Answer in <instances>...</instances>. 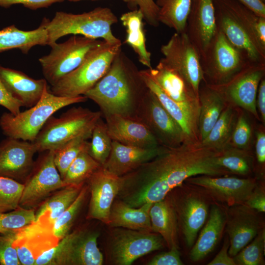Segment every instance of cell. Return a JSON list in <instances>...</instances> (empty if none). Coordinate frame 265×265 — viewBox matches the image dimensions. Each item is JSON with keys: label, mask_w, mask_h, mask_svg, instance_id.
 <instances>
[{"label": "cell", "mask_w": 265, "mask_h": 265, "mask_svg": "<svg viewBox=\"0 0 265 265\" xmlns=\"http://www.w3.org/2000/svg\"><path fill=\"white\" fill-rule=\"evenodd\" d=\"M229 239H226L221 249L208 265H236L234 258L228 254Z\"/></svg>", "instance_id": "cell-54"}, {"label": "cell", "mask_w": 265, "mask_h": 265, "mask_svg": "<svg viewBox=\"0 0 265 265\" xmlns=\"http://www.w3.org/2000/svg\"><path fill=\"white\" fill-rule=\"evenodd\" d=\"M84 95L59 96L47 86L39 102L29 109L16 115L5 112L0 118V127L7 137L32 142L53 113L70 105L85 102Z\"/></svg>", "instance_id": "cell-4"}, {"label": "cell", "mask_w": 265, "mask_h": 265, "mask_svg": "<svg viewBox=\"0 0 265 265\" xmlns=\"http://www.w3.org/2000/svg\"><path fill=\"white\" fill-rule=\"evenodd\" d=\"M24 188V185L16 180L0 176V212L16 209Z\"/></svg>", "instance_id": "cell-44"}, {"label": "cell", "mask_w": 265, "mask_h": 265, "mask_svg": "<svg viewBox=\"0 0 265 265\" xmlns=\"http://www.w3.org/2000/svg\"><path fill=\"white\" fill-rule=\"evenodd\" d=\"M216 29L213 0H192L185 32L199 56Z\"/></svg>", "instance_id": "cell-24"}, {"label": "cell", "mask_w": 265, "mask_h": 265, "mask_svg": "<svg viewBox=\"0 0 265 265\" xmlns=\"http://www.w3.org/2000/svg\"><path fill=\"white\" fill-rule=\"evenodd\" d=\"M91 138L88 153L103 166L109 156L112 140L108 133L106 122L103 120L102 117L95 124Z\"/></svg>", "instance_id": "cell-41"}, {"label": "cell", "mask_w": 265, "mask_h": 265, "mask_svg": "<svg viewBox=\"0 0 265 265\" xmlns=\"http://www.w3.org/2000/svg\"><path fill=\"white\" fill-rule=\"evenodd\" d=\"M149 214L152 231L161 236L169 249L178 247V219L172 201L165 197L153 203Z\"/></svg>", "instance_id": "cell-31"}, {"label": "cell", "mask_w": 265, "mask_h": 265, "mask_svg": "<svg viewBox=\"0 0 265 265\" xmlns=\"http://www.w3.org/2000/svg\"><path fill=\"white\" fill-rule=\"evenodd\" d=\"M110 245V257L114 264L130 265L143 256L163 248L165 242L159 234L148 231L117 228Z\"/></svg>", "instance_id": "cell-12"}, {"label": "cell", "mask_w": 265, "mask_h": 265, "mask_svg": "<svg viewBox=\"0 0 265 265\" xmlns=\"http://www.w3.org/2000/svg\"><path fill=\"white\" fill-rule=\"evenodd\" d=\"M256 107L260 116V121L263 125L265 124V79L264 78L259 85L257 99Z\"/></svg>", "instance_id": "cell-55"}, {"label": "cell", "mask_w": 265, "mask_h": 265, "mask_svg": "<svg viewBox=\"0 0 265 265\" xmlns=\"http://www.w3.org/2000/svg\"><path fill=\"white\" fill-rule=\"evenodd\" d=\"M42 21L48 32V45L51 46L60 38L68 35H80L88 38H102L111 44H120L121 41L111 31V26L118 19L107 7H97L81 14L57 11L50 20Z\"/></svg>", "instance_id": "cell-3"}, {"label": "cell", "mask_w": 265, "mask_h": 265, "mask_svg": "<svg viewBox=\"0 0 265 265\" xmlns=\"http://www.w3.org/2000/svg\"><path fill=\"white\" fill-rule=\"evenodd\" d=\"M265 75V63L250 62L228 82L216 87L227 104L245 110L260 121L256 99L259 84Z\"/></svg>", "instance_id": "cell-13"}, {"label": "cell", "mask_w": 265, "mask_h": 265, "mask_svg": "<svg viewBox=\"0 0 265 265\" xmlns=\"http://www.w3.org/2000/svg\"><path fill=\"white\" fill-rule=\"evenodd\" d=\"M0 105L7 108L10 113H20L22 104L15 98L6 88L0 78Z\"/></svg>", "instance_id": "cell-51"}, {"label": "cell", "mask_w": 265, "mask_h": 265, "mask_svg": "<svg viewBox=\"0 0 265 265\" xmlns=\"http://www.w3.org/2000/svg\"><path fill=\"white\" fill-rule=\"evenodd\" d=\"M226 223V212L217 205L212 207L209 217L189 253L193 262L202 260L215 248L222 236Z\"/></svg>", "instance_id": "cell-29"}, {"label": "cell", "mask_w": 265, "mask_h": 265, "mask_svg": "<svg viewBox=\"0 0 265 265\" xmlns=\"http://www.w3.org/2000/svg\"><path fill=\"white\" fill-rule=\"evenodd\" d=\"M216 27L236 47L244 52L250 61L265 63V54L255 46L223 0H213Z\"/></svg>", "instance_id": "cell-23"}, {"label": "cell", "mask_w": 265, "mask_h": 265, "mask_svg": "<svg viewBox=\"0 0 265 265\" xmlns=\"http://www.w3.org/2000/svg\"><path fill=\"white\" fill-rule=\"evenodd\" d=\"M198 130L200 142L209 134L226 106L227 103L221 91L202 80L199 89Z\"/></svg>", "instance_id": "cell-28"}, {"label": "cell", "mask_w": 265, "mask_h": 265, "mask_svg": "<svg viewBox=\"0 0 265 265\" xmlns=\"http://www.w3.org/2000/svg\"><path fill=\"white\" fill-rule=\"evenodd\" d=\"M160 52L163 57L159 62L178 73L198 97L200 84L203 80L200 56L186 32L175 33L161 46Z\"/></svg>", "instance_id": "cell-11"}, {"label": "cell", "mask_w": 265, "mask_h": 265, "mask_svg": "<svg viewBox=\"0 0 265 265\" xmlns=\"http://www.w3.org/2000/svg\"><path fill=\"white\" fill-rule=\"evenodd\" d=\"M96 232L77 230L43 252L34 265H102L104 256L98 246Z\"/></svg>", "instance_id": "cell-8"}, {"label": "cell", "mask_w": 265, "mask_h": 265, "mask_svg": "<svg viewBox=\"0 0 265 265\" xmlns=\"http://www.w3.org/2000/svg\"><path fill=\"white\" fill-rule=\"evenodd\" d=\"M189 188L183 191L176 200L171 201L186 243L191 247L207 220L209 204L206 193Z\"/></svg>", "instance_id": "cell-16"}, {"label": "cell", "mask_w": 265, "mask_h": 265, "mask_svg": "<svg viewBox=\"0 0 265 265\" xmlns=\"http://www.w3.org/2000/svg\"><path fill=\"white\" fill-rule=\"evenodd\" d=\"M148 265H183L178 247H172L167 252L154 256L148 263Z\"/></svg>", "instance_id": "cell-49"}, {"label": "cell", "mask_w": 265, "mask_h": 265, "mask_svg": "<svg viewBox=\"0 0 265 265\" xmlns=\"http://www.w3.org/2000/svg\"><path fill=\"white\" fill-rule=\"evenodd\" d=\"M58 241L51 227L34 221L16 231L13 246L21 265H34L37 257Z\"/></svg>", "instance_id": "cell-19"}, {"label": "cell", "mask_w": 265, "mask_h": 265, "mask_svg": "<svg viewBox=\"0 0 265 265\" xmlns=\"http://www.w3.org/2000/svg\"><path fill=\"white\" fill-rule=\"evenodd\" d=\"M35 211L19 206L11 211L0 212V233L19 230L35 221Z\"/></svg>", "instance_id": "cell-45"}, {"label": "cell", "mask_w": 265, "mask_h": 265, "mask_svg": "<svg viewBox=\"0 0 265 265\" xmlns=\"http://www.w3.org/2000/svg\"><path fill=\"white\" fill-rule=\"evenodd\" d=\"M102 116L100 111H93L81 106L73 107L59 117L51 116L31 142L37 152L55 151L70 140L92 132Z\"/></svg>", "instance_id": "cell-6"}, {"label": "cell", "mask_w": 265, "mask_h": 265, "mask_svg": "<svg viewBox=\"0 0 265 265\" xmlns=\"http://www.w3.org/2000/svg\"><path fill=\"white\" fill-rule=\"evenodd\" d=\"M70 1H72V2H77V1H81V0H68ZM124 2H127L128 3V5H129V6L130 7H131L132 8V9L133 8H136L134 4V2H133V0H123Z\"/></svg>", "instance_id": "cell-57"}, {"label": "cell", "mask_w": 265, "mask_h": 265, "mask_svg": "<svg viewBox=\"0 0 265 265\" xmlns=\"http://www.w3.org/2000/svg\"><path fill=\"white\" fill-rule=\"evenodd\" d=\"M200 60L203 80L215 86L228 82L251 62L246 53L234 46L217 27Z\"/></svg>", "instance_id": "cell-7"}, {"label": "cell", "mask_w": 265, "mask_h": 265, "mask_svg": "<svg viewBox=\"0 0 265 265\" xmlns=\"http://www.w3.org/2000/svg\"><path fill=\"white\" fill-rule=\"evenodd\" d=\"M153 204L146 203L134 208L121 200H115L111 208L108 225L113 228L153 232L149 214Z\"/></svg>", "instance_id": "cell-30"}, {"label": "cell", "mask_w": 265, "mask_h": 265, "mask_svg": "<svg viewBox=\"0 0 265 265\" xmlns=\"http://www.w3.org/2000/svg\"><path fill=\"white\" fill-rule=\"evenodd\" d=\"M48 42V32L43 21L38 28L31 30H23L14 25L0 30V53L18 49L27 54L34 46H46Z\"/></svg>", "instance_id": "cell-32"}, {"label": "cell", "mask_w": 265, "mask_h": 265, "mask_svg": "<svg viewBox=\"0 0 265 265\" xmlns=\"http://www.w3.org/2000/svg\"><path fill=\"white\" fill-rule=\"evenodd\" d=\"M223 0L255 46L265 54V17L257 15L238 0Z\"/></svg>", "instance_id": "cell-36"}, {"label": "cell", "mask_w": 265, "mask_h": 265, "mask_svg": "<svg viewBox=\"0 0 265 265\" xmlns=\"http://www.w3.org/2000/svg\"><path fill=\"white\" fill-rule=\"evenodd\" d=\"M135 116L145 125L160 145L173 148L186 143L180 126L149 88L138 104Z\"/></svg>", "instance_id": "cell-10"}, {"label": "cell", "mask_w": 265, "mask_h": 265, "mask_svg": "<svg viewBox=\"0 0 265 265\" xmlns=\"http://www.w3.org/2000/svg\"><path fill=\"white\" fill-rule=\"evenodd\" d=\"M258 16L265 17V4L262 0H238Z\"/></svg>", "instance_id": "cell-56"}, {"label": "cell", "mask_w": 265, "mask_h": 265, "mask_svg": "<svg viewBox=\"0 0 265 265\" xmlns=\"http://www.w3.org/2000/svg\"><path fill=\"white\" fill-rule=\"evenodd\" d=\"M216 154L200 143L165 147L155 158L123 176L118 196L129 206L137 208L162 200L189 177L229 175L216 164Z\"/></svg>", "instance_id": "cell-1"}, {"label": "cell", "mask_w": 265, "mask_h": 265, "mask_svg": "<svg viewBox=\"0 0 265 265\" xmlns=\"http://www.w3.org/2000/svg\"><path fill=\"white\" fill-rule=\"evenodd\" d=\"M87 181L91 197L87 218L97 219L108 225L111 208L122 188L123 177L101 166Z\"/></svg>", "instance_id": "cell-17"}, {"label": "cell", "mask_w": 265, "mask_h": 265, "mask_svg": "<svg viewBox=\"0 0 265 265\" xmlns=\"http://www.w3.org/2000/svg\"><path fill=\"white\" fill-rule=\"evenodd\" d=\"M139 74L146 86L155 94L164 108L180 126L186 136V143H199L198 119L169 98L146 70L139 71Z\"/></svg>", "instance_id": "cell-27"}, {"label": "cell", "mask_w": 265, "mask_h": 265, "mask_svg": "<svg viewBox=\"0 0 265 265\" xmlns=\"http://www.w3.org/2000/svg\"><path fill=\"white\" fill-rule=\"evenodd\" d=\"M83 185H69L44 201L35 212V221L51 227L56 219L72 204Z\"/></svg>", "instance_id": "cell-34"}, {"label": "cell", "mask_w": 265, "mask_h": 265, "mask_svg": "<svg viewBox=\"0 0 265 265\" xmlns=\"http://www.w3.org/2000/svg\"><path fill=\"white\" fill-rule=\"evenodd\" d=\"M265 247V231L262 228L253 239L243 247L234 260L238 265H263Z\"/></svg>", "instance_id": "cell-43"}, {"label": "cell", "mask_w": 265, "mask_h": 265, "mask_svg": "<svg viewBox=\"0 0 265 265\" xmlns=\"http://www.w3.org/2000/svg\"><path fill=\"white\" fill-rule=\"evenodd\" d=\"M102 40L73 35L61 43L55 42L50 53L39 58L45 80L51 86L78 68Z\"/></svg>", "instance_id": "cell-9"}, {"label": "cell", "mask_w": 265, "mask_h": 265, "mask_svg": "<svg viewBox=\"0 0 265 265\" xmlns=\"http://www.w3.org/2000/svg\"><path fill=\"white\" fill-rule=\"evenodd\" d=\"M165 148H142L112 140L109 156L102 166L113 174L123 176L155 158Z\"/></svg>", "instance_id": "cell-25"}, {"label": "cell", "mask_w": 265, "mask_h": 265, "mask_svg": "<svg viewBox=\"0 0 265 265\" xmlns=\"http://www.w3.org/2000/svg\"><path fill=\"white\" fill-rule=\"evenodd\" d=\"M255 155L257 163L262 170L265 164V126L257 128L255 132Z\"/></svg>", "instance_id": "cell-52"}, {"label": "cell", "mask_w": 265, "mask_h": 265, "mask_svg": "<svg viewBox=\"0 0 265 265\" xmlns=\"http://www.w3.org/2000/svg\"><path fill=\"white\" fill-rule=\"evenodd\" d=\"M0 78L11 94L26 107L39 102L47 86L45 79L35 80L21 71L0 65Z\"/></svg>", "instance_id": "cell-26"}, {"label": "cell", "mask_w": 265, "mask_h": 265, "mask_svg": "<svg viewBox=\"0 0 265 265\" xmlns=\"http://www.w3.org/2000/svg\"><path fill=\"white\" fill-rule=\"evenodd\" d=\"M36 152L31 142L7 137L0 143V176L15 180L28 177Z\"/></svg>", "instance_id": "cell-20"}, {"label": "cell", "mask_w": 265, "mask_h": 265, "mask_svg": "<svg viewBox=\"0 0 265 265\" xmlns=\"http://www.w3.org/2000/svg\"><path fill=\"white\" fill-rule=\"evenodd\" d=\"M216 163L229 174L246 176L254 169V159L251 151L228 146L217 152Z\"/></svg>", "instance_id": "cell-37"}, {"label": "cell", "mask_w": 265, "mask_h": 265, "mask_svg": "<svg viewBox=\"0 0 265 265\" xmlns=\"http://www.w3.org/2000/svg\"><path fill=\"white\" fill-rule=\"evenodd\" d=\"M244 204L258 212H265L264 188L257 185Z\"/></svg>", "instance_id": "cell-53"}, {"label": "cell", "mask_w": 265, "mask_h": 265, "mask_svg": "<svg viewBox=\"0 0 265 265\" xmlns=\"http://www.w3.org/2000/svg\"><path fill=\"white\" fill-rule=\"evenodd\" d=\"M253 134V128L249 120L242 109L239 108L229 145L239 149L251 151Z\"/></svg>", "instance_id": "cell-46"}, {"label": "cell", "mask_w": 265, "mask_h": 265, "mask_svg": "<svg viewBox=\"0 0 265 265\" xmlns=\"http://www.w3.org/2000/svg\"><path fill=\"white\" fill-rule=\"evenodd\" d=\"M45 152L38 163L34 164L30 177L24 185L19 203L21 207H33L52 192L66 186L55 165L54 151Z\"/></svg>", "instance_id": "cell-14"}, {"label": "cell", "mask_w": 265, "mask_h": 265, "mask_svg": "<svg viewBox=\"0 0 265 265\" xmlns=\"http://www.w3.org/2000/svg\"><path fill=\"white\" fill-rule=\"evenodd\" d=\"M185 181L202 188L208 195L228 207L244 203L258 185L255 178L226 176L199 175Z\"/></svg>", "instance_id": "cell-15"}, {"label": "cell", "mask_w": 265, "mask_h": 265, "mask_svg": "<svg viewBox=\"0 0 265 265\" xmlns=\"http://www.w3.org/2000/svg\"><path fill=\"white\" fill-rule=\"evenodd\" d=\"M109 135L112 140L142 148L160 145L144 124L135 116L114 114L105 117Z\"/></svg>", "instance_id": "cell-22"}, {"label": "cell", "mask_w": 265, "mask_h": 265, "mask_svg": "<svg viewBox=\"0 0 265 265\" xmlns=\"http://www.w3.org/2000/svg\"><path fill=\"white\" fill-rule=\"evenodd\" d=\"M238 108L227 104L210 132L200 142V145L217 152L229 146Z\"/></svg>", "instance_id": "cell-35"}, {"label": "cell", "mask_w": 265, "mask_h": 265, "mask_svg": "<svg viewBox=\"0 0 265 265\" xmlns=\"http://www.w3.org/2000/svg\"><path fill=\"white\" fill-rule=\"evenodd\" d=\"M135 6L142 12L144 19L150 26L157 27L159 25V7L154 0H133Z\"/></svg>", "instance_id": "cell-48"}, {"label": "cell", "mask_w": 265, "mask_h": 265, "mask_svg": "<svg viewBox=\"0 0 265 265\" xmlns=\"http://www.w3.org/2000/svg\"><path fill=\"white\" fill-rule=\"evenodd\" d=\"M88 148L79 154L66 171L62 178L66 186L83 185L95 171L102 166L89 154Z\"/></svg>", "instance_id": "cell-39"}, {"label": "cell", "mask_w": 265, "mask_h": 265, "mask_svg": "<svg viewBox=\"0 0 265 265\" xmlns=\"http://www.w3.org/2000/svg\"><path fill=\"white\" fill-rule=\"evenodd\" d=\"M92 132L79 135L54 151V161L62 179L68 168L83 150L89 147Z\"/></svg>", "instance_id": "cell-40"}, {"label": "cell", "mask_w": 265, "mask_h": 265, "mask_svg": "<svg viewBox=\"0 0 265 265\" xmlns=\"http://www.w3.org/2000/svg\"><path fill=\"white\" fill-rule=\"evenodd\" d=\"M16 230L0 233V265H21L17 252L13 246Z\"/></svg>", "instance_id": "cell-47"}, {"label": "cell", "mask_w": 265, "mask_h": 265, "mask_svg": "<svg viewBox=\"0 0 265 265\" xmlns=\"http://www.w3.org/2000/svg\"><path fill=\"white\" fill-rule=\"evenodd\" d=\"M146 70L169 98L198 119V97L182 77L159 62L155 68Z\"/></svg>", "instance_id": "cell-21"}, {"label": "cell", "mask_w": 265, "mask_h": 265, "mask_svg": "<svg viewBox=\"0 0 265 265\" xmlns=\"http://www.w3.org/2000/svg\"><path fill=\"white\" fill-rule=\"evenodd\" d=\"M143 15L139 9L123 14L120 20L126 27L127 36L124 43L129 45L137 54L139 61L148 69L152 68L151 53L146 48L144 29Z\"/></svg>", "instance_id": "cell-33"}, {"label": "cell", "mask_w": 265, "mask_h": 265, "mask_svg": "<svg viewBox=\"0 0 265 265\" xmlns=\"http://www.w3.org/2000/svg\"><path fill=\"white\" fill-rule=\"evenodd\" d=\"M148 89L137 67L121 49L106 73L83 95L98 105L105 117L114 114L135 116Z\"/></svg>", "instance_id": "cell-2"}, {"label": "cell", "mask_w": 265, "mask_h": 265, "mask_svg": "<svg viewBox=\"0 0 265 265\" xmlns=\"http://www.w3.org/2000/svg\"><path fill=\"white\" fill-rule=\"evenodd\" d=\"M192 0H156L159 21L177 33L185 32Z\"/></svg>", "instance_id": "cell-38"}, {"label": "cell", "mask_w": 265, "mask_h": 265, "mask_svg": "<svg viewBox=\"0 0 265 265\" xmlns=\"http://www.w3.org/2000/svg\"><path fill=\"white\" fill-rule=\"evenodd\" d=\"M65 0H0V6L8 8L14 4H22L31 10L47 8L53 4L62 2Z\"/></svg>", "instance_id": "cell-50"}, {"label": "cell", "mask_w": 265, "mask_h": 265, "mask_svg": "<svg viewBox=\"0 0 265 265\" xmlns=\"http://www.w3.org/2000/svg\"><path fill=\"white\" fill-rule=\"evenodd\" d=\"M229 207L225 228L229 237L228 254L234 257L257 235L261 224L256 211L244 203Z\"/></svg>", "instance_id": "cell-18"}, {"label": "cell", "mask_w": 265, "mask_h": 265, "mask_svg": "<svg viewBox=\"0 0 265 265\" xmlns=\"http://www.w3.org/2000/svg\"><path fill=\"white\" fill-rule=\"evenodd\" d=\"M87 191V186H82L75 201L53 223L52 227V232L58 241L69 233L84 202Z\"/></svg>", "instance_id": "cell-42"}, {"label": "cell", "mask_w": 265, "mask_h": 265, "mask_svg": "<svg viewBox=\"0 0 265 265\" xmlns=\"http://www.w3.org/2000/svg\"><path fill=\"white\" fill-rule=\"evenodd\" d=\"M121 46L103 40L78 68L52 85L51 91L59 96L83 95L106 73Z\"/></svg>", "instance_id": "cell-5"}]
</instances>
